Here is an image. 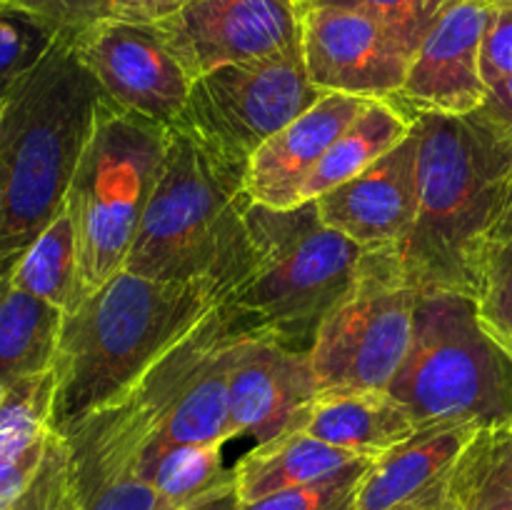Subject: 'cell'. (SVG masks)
Here are the masks:
<instances>
[{
    "instance_id": "4316f807",
    "label": "cell",
    "mask_w": 512,
    "mask_h": 510,
    "mask_svg": "<svg viewBox=\"0 0 512 510\" xmlns=\"http://www.w3.org/2000/svg\"><path fill=\"white\" fill-rule=\"evenodd\" d=\"M375 458L355 460L348 468L300 488L280 490L268 498L240 503V510H353L360 483Z\"/></svg>"
},
{
    "instance_id": "836d02e7",
    "label": "cell",
    "mask_w": 512,
    "mask_h": 510,
    "mask_svg": "<svg viewBox=\"0 0 512 510\" xmlns=\"http://www.w3.org/2000/svg\"><path fill=\"white\" fill-rule=\"evenodd\" d=\"M503 240H512V205L508 208V213H505V218L500 220L493 243H503Z\"/></svg>"
},
{
    "instance_id": "44dd1931",
    "label": "cell",
    "mask_w": 512,
    "mask_h": 510,
    "mask_svg": "<svg viewBox=\"0 0 512 510\" xmlns=\"http://www.w3.org/2000/svg\"><path fill=\"white\" fill-rule=\"evenodd\" d=\"M65 313L13 283L0 268V388L53 370Z\"/></svg>"
},
{
    "instance_id": "9c48e42d",
    "label": "cell",
    "mask_w": 512,
    "mask_h": 510,
    "mask_svg": "<svg viewBox=\"0 0 512 510\" xmlns=\"http://www.w3.org/2000/svg\"><path fill=\"white\" fill-rule=\"evenodd\" d=\"M310 80L303 48L200 75L170 125L188 130L223 158L248 168L255 150L323 98Z\"/></svg>"
},
{
    "instance_id": "ba28073f",
    "label": "cell",
    "mask_w": 512,
    "mask_h": 510,
    "mask_svg": "<svg viewBox=\"0 0 512 510\" xmlns=\"http://www.w3.org/2000/svg\"><path fill=\"white\" fill-rule=\"evenodd\" d=\"M420 293L385 250L365 253L358 283L310 345L320 393H383L408 358Z\"/></svg>"
},
{
    "instance_id": "e0dca14e",
    "label": "cell",
    "mask_w": 512,
    "mask_h": 510,
    "mask_svg": "<svg viewBox=\"0 0 512 510\" xmlns=\"http://www.w3.org/2000/svg\"><path fill=\"white\" fill-rule=\"evenodd\" d=\"M373 98L325 93L303 115L265 140L253 153L245 173L250 203L268 208H295L300 190L325 150L358 118Z\"/></svg>"
},
{
    "instance_id": "5b68a950",
    "label": "cell",
    "mask_w": 512,
    "mask_h": 510,
    "mask_svg": "<svg viewBox=\"0 0 512 510\" xmlns=\"http://www.w3.org/2000/svg\"><path fill=\"white\" fill-rule=\"evenodd\" d=\"M245 173L188 130L165 125L163 160L125 270L153 280H213L225 298L243 255Z\"/></svg>"
},
{
    "instance_id": "603a6c76",
    "label": "cell",
    "mask_w": 512,
    "mask_h": 510,
    "mask_svg": "<svg viewBox=\"0 0 512 510\" xmlns=\"http://www.w3.org/2000/svg\"><path fill=\"white\" fill-rule=\"evenodd\" d=\"M153 485L170 510H185L235 488V468H225L223 445H165L148 450L135 473Z\"/></svg>"
},
{
    "instance_id": "e575fe53",
    "label": "cell",
    "mask_w": 512,
    "mask_h": 510,
    "mask_svg": "<svg viewBox=\"0 0 512 510\" xmlns=\"http://www.w3.org/2000/svg\"><path fill=\"white\" fill-rule=\"evenodd\" d=\"M58 510H80V503H78V498H75V495H73V498H70V500H65V503L60 505Z\"/></svg>"
},
{
    "instance_id": "83f0119b",
    "label": "cell",
    "mask_w": 512,
    "mask_h": 510,
    "mask_svg": "<svg viewBox=\"0 0 512 510\" xmlns=\"http://www.w3.org/2000/svg\"><path fill=\"white\" fill-rule=\"evenodd\" d=\"M445 3L448 0H303L300 5H305V8L325 5V8L358 10V13L370 15V18L383 20L385 25L398 30L418 50L420 40L428 33V28L438 18Z\"/></svg>"
},
{
    "instance_id": "d590c367",
    "label": "cell",
    "mask_w": 512,
    "mask_h": 510,
    "mask_svg": "<svg viewBox=\"0 0 512 510\" xmlns=\"http://www.w3.org/2000/svg\"><path fill=\"white\" fill-rule=\"evenodd\" d=\"M398 510H430V508H425V505H403V508Z\"/></svg>"
},
{
    "instance_id": "4fadbf2b",
    "label": "cell",
    "mask_w": 512,
    "mask_h": 510,
    "mask_svg": "<svg viewBox=\"0 0 512 510\" xmlns=\"http://www.w3.org/2000/svg\"><path fill=\"white\" fill-rule=\"evenodd\" d=\"M53 370L20 380L0 403V510H58L75 495L70 448L53 430Z\"/></svg>"
},
{
    "instance_id": "f546056e",
    "label": "cell",
    "mask_w": 512,
    "mask_h": 510,
    "mask_svg": "<svg viewBox=\"0 0 512 510\" xmlns=\"http://www.w3.org/2000/svg\"><path fill=\"white\" fill-rule=\"evenodd\" d=\"M495 13L483 43L485 80L512 75V0H493Z\"/></svg>"
},
{
    "instance_id": "277c9868",
    "label": "cell",
    "mask_w": 512,
    "mask_h": 510,
    "mask_svg": "<svg viewBox=\"0 0 512 510\" xmlns=\"http://www.w3.org/2000/svg\"><path fill=\"white\" fill-rule=\"evenodd\" d=\"M365 253L323 223L315 200L295 208L250 203L223 308L243 333L310 350L325 315L358 283Z\"/></svg>"
},
{
    "instance_id": "7a4b0ae2",
    "label": "cell",
    "mask_w": 512,
    "mask_h": 510,
    "mask_svg": "<svg viewBox=\"0 0 512 510\" xmlns=\"http://www.w3.org/2000/svg\"><path fill=\"white\" fill-rule=\"evenodd\" d=\"M223 303L213 280H153L120 270L65 313L53 363V430L68 435L123 398Z\"/></svg>"
},
{
    "instance_id": "2e32d148",
    "label": "cell",
    "mask_w": 512,
    "mask_h": 510,
    "mask_svg": "<svg viewBox=\"0 0 512 510\" xmlns=\"http://www.w3.org/2000/svg\"><path fill=\"white\" fill-rule=\"evenodd\" d=\"M328 228L365 248L390 250L405 240L420 205V133L408 138L370 168L315 198Z\"/></svg>"
},
{
    "instance_id": "3957f363",
    "label": "cell",
    "mask_w": 512,
    "mask_h": 510,
    "mask_svg": "<svg viewBox=\"0 0 512 510\" xmlns=\"http://www.w3.org/2000/svg\"><path fill=\"white\" fill-rule=\"evenodd\" d=\"M103 103L73 33H60L0 103V268H10L65 208Z\"/></svg>"
},
{
    "instance_id": "cb8c5ba5",
    "label": "cell",
    "mask_w": 512,
    "mask_h": 510,
    "mask_svg": "<svg viewBox=\"0 0 512 510\" xmlns=\"http://www.w3.org/2000/svg\"><path fill=\"white\" fill-rule=\"evenodd\" d=\"M10 278L25 293L48 300L63 313L80 305V270L75 230L68 210H60L48 228L10 265Z\"/></svg>"
},
{
    "instance_id": "f35d334b",
    "label": "cell",
    "mask_w": 512,
    "mask_h": 510,
    "mask_svg": "<svg viewBox=\"0 0 512 510\" xmlns=\"http://www.w3.org/2000/svg\"><path fill=\"white\" fill-rule=\"evenodd\" d=\"M300 3H303V0H298V5H300Z\"/></svg>"
},
{
    "instance_id": "ac0fdd59",
    "label": "cell",
    "mask_w": 512,
    "mask_h": 510,
    "mask_svg": "<svg viewBox=\"0 0 512 510\" xmlns=\"http://www.w3.org/2000/svg\"><path fill=\"white\" fill-rule=\"evenodd\" d=\"M475 433L465 425L415 430L405 443L373 460L353 510H398L403 505L440 510L450 470Z\"/></svg>"
},
{
    "instance_id": "7c38bea8",
    "label": "cell",
    "mask_w": 512,
    "mask_h": 510,
    "mask_svg": "<svg viewBox=\"0 0 512 510\" xmlns=\"http://www.w3.org/2000/svg\"><path fill=\"white\" fill-rule=\"evenodd\" d=\"M303 60L323 93L390 100L408 78L415 48L383 20L348 8H305Z\"/></svg>"
},
{
    "instance_id": "74e56055",
    "label": "cell",
    "mask_w": 512,
    "mask_h": 510,
    "mask_svg": "<svg viewBox=\"0 0 512 510\" xmlns=\"http://www.w3.org/2000/svg\"><path fill=\"white\" fill-rule=\"evenodd\" d=\"M3 3H8V0H0V5H3Z\"/></svg>"
},
{
    "instance_id": "9a60e30c",
    "label": "cell",
    "mask_w": 512,
    "mask_h": 510,
    "mask_svg": "<svg viewBox=\"0 0 512 510\" xmlns=\"http://www.w3.org/2000/svg\"><path fill=\"white\" fill-rule=\"evenodd\" d=\"M318 393L310 350L245 333L235 345L228 378L230 433L260 445L298 430Z\"/></svg>"
},
{
    "instance_id": "f1b7e54d",
    "label": "cell",
    "mask_w": 512,
    "mask_h": 510,
    "mask_svg": "<svg viewBox=\"0 0 512 510\" xmlns=\"http://www.w3.org/2000/svg\"><path fill=\"white\" fill-rule=\"evenodd\" d=\"M28 13L38 15L60 33H78L85 25L108 18L110 0H8Z\"/></svg>"
},
{
    "instance_id": "5bb4252c",
    "label": "cell",
    "mask_w": 512,
    "mask_h": 510,
    "mask_svg": "<svg viewBox=\"0 0 512 510\" xmlns=\"http://www.w3.org/2000/svg\"><path fill=\"white\" fill-rule=\"evenodd\" d=\"M493 0H448L420 40L408 78L390 103L410 118L470 115L483 105V43L493 23Z\"/></svg>"
},
{
    "instance_id": "8fae6325",
    "label": "cell",
    "mask_w": 512,
    "mask_h": 510,
    "mask_svg": "<svg viewBox=\"0 0 512 510\" xmlns=\"http://www.w3.org/2000/svg\"><path fill=\"white\" fill-rule=\"evenodd\" d=\"M73 45L115 108L160 125H170L183 113L193 78L170 53L155 23L100 18L73 33Z\"/></svg>"
},
{
    "instance_id": "d6986e66",
    "label": "cell",
    "mask_w": 512,
    "mask_h": 510,
    "mask_svg": "<svg viewBox=\"0 0 512 510\" xmlns=\"http://www.w3.org/2000/svg\"><path fill=\"white\" fill-rule=\"evenodd\" d=\"M300 428L335 448L378 458L415 435L403 405L383 393H318Z\"/></svg>"
},
{
    "instance_id": "30bf717a",
    "label": "cell",
    "mask_w": 512,
    "mask_h": 510,
    "mask_svg": "<svg viewBox=\"0 0 512 510\" xmlns=\"http://www.w3.org/2000/svg\"><path fill=\"white\" fill-rule=\"evenodd\" d=\"M160 38L190 78L303 48L298 0H193L163 20Z\"/></svg>"
},
{
    "instance_id": "7402d4cb",
    "label": "cell",
    "mask_w": 512,
    "mask_h": 510,
    "mask_svg": "<svg viewBox=\"0 0 512 510\" xmlns=\"http://www.w3.org/2000/svg\"><path fill=\"white\" fill-rule=\"evenodd\" d=\"M413 125L415 120L390 100H370L363 113L335 138V143L318 160L300 190V203L320 198L335 185L348 183L350 178L363 173L375 160L403 143Z\"/></svg>"
},
{
    "instance_id": "1f68e13d",
    "label": "cell",
    "mask_w": 512,
    "mask_h": 510,
    "mask_svg": "<svg viewBox=\"0 0 512 510\" xmlns=\"http://www.w3.org/2000/svg\"><path fill=\"white\" fill-rule=\"evenodd\" d=\"M193 0H110L108 18L135 20V23H155L175 10L185 8Z\"/></svg>"
},
{
    "instance_id": "6da1fadb",
    "label": "cell",
    "mask_w": 512,
    "mask_h": 510,
    "mask_svg": "<svg viewBox=\"0 0 512 510\" xmlns=\"http://www.w3.org/2000/svg\"><path fill=\"white\" fill-rule=\"evenodd\" d=\"M420 205L405 240L385 250L418 293L473 298L485 250L512 205V143L478 113L415 118Z\"/></svg>"
},
{
    "instance_id": "4dcf8cb0",
    "label": "cell",
    "mask_w": 512,
    "mask_h": 510,
    "mask_svg": "<svg viewBox=\"0 0 512 510\" xmlns=\"http://www.w3.org/2000/svg\"><path fill=\"white\" fill-rule=\"evenodd\" d=\"M475 113L512 143V75L490 80L488 95Z\"/></svg>"
},
{
    "instance_id": "8992f818",
    "label": "cell",
    "mask_w": 512,
    "mask_h": 510,
    "mask_svg": "<svg viewBox=\"0 0 512 510\" xmlns=\"http://www.w3.org/2000/svg\"><path fill=\"white\" fill-rule=\"evenodd\" d=\"M415 430L512 425V358L480 325L475 300L420 293L408 358L388 385Z\"/></svg>"
},
{
    "instance_id": "8d00e7d4",
    "label": "cell",
    "mask_w": 512,
    "mask_h": 510,
    "mask_svg": "<svg viewBox=\"0 0 512 510\" xmlns=\"http://www.w3.org/2000/svg\"><path fill=\"white\" fill-rule=\"evenodd\" d=\"M3 395H5V390H3V388H0V403H3Z\"/></svg>"
},
{
    "instance_id": "ab89813d",
    "label": "cell",
    "mask_w": 512,
    "mask_h": 510,
    "mask_svg": "<svg viewBox=\"0 0 512 510\" xmlns=\"http://www.w3.org/2000/svg\"><path fill=\"white\" fill-rule=\"evenodd\" d=\"M440 510H448V508H440Z\"/></svg>"
},
{
    "instance_id": "484cf974",
    "label": "cell",
    "mask_w": 512,
    "mask_h": 510,
    "mask_svg": "<svg viewBox=\"0 0 512 510\" xmlns=\"http://www.w3.org/2000/svg\"><path fill=\"white\" fill-rule=\"evenodd\" d=\"M473 300L480 325L512 358V240L485 250Z\"/></svg>"
},
{
    "instance_id": "d4e9b609",
    "label": "cell",
    "mask_w": 512,
    "mask_h": 510,
    "mask_svg": "<svg viewBox=\"0 0 512 510\" xmlns=\"http://www.w3.org/2000/svg\"><path fill=\"white\" fill-rule=\"evenodd\" d=\"M60 30L13 3L0 5V103L45 58Z\"/></svg>"
},
{
    "instance_id": "ffe728a7",
    "label": "cell",
    "mask_w": 512,
    "mask_h": 510,
    "mask_svg": "<svg viewBox=\"0 0 512 510\" xmlns=\"http://www.w3.org/2000/svg\"><path fill=\"white\" fill-rule=\"evenodd\" d=\"M363 455L335 448L313 438L303 428L288 430L278 438L260 443L235 465V490L240 503L268 498L280 490L318 483L338 470L348 468Z\"/></svg>"
},
{
    "instance_id": "d6a6232c",
    "label": "cell",
    "mask_w": 512,
    "mask_h": 510,
    "mask_svg": "<svg viewBox=\"0 0 512 510\" xmlns=\"http://www.w3.org/2000/svg\"><path fill=\"white\" fill-rule=\"evenodd\" d=\"M185 510H240L238 490L230 488V490H225V493L215 495V498L205 500V503L193 505V508H185Z\"/></svg>"
},
{
    "instance_id": "52a82bcc",
    "label": "cell",
    "mask_w": 512,
    "mask_h": 510,
    "mask_svg": "<svg viewBox=\"0 0 512 510\" xmlns=\"http://www.w3.org/2000/svg\"><path fill=\"white\" fill-rule=\"evenodd\" d=\"M165 150V125L100 105L65 195L78 248L80 300L125 270Z\"/></svg>"
}]
</instances>
